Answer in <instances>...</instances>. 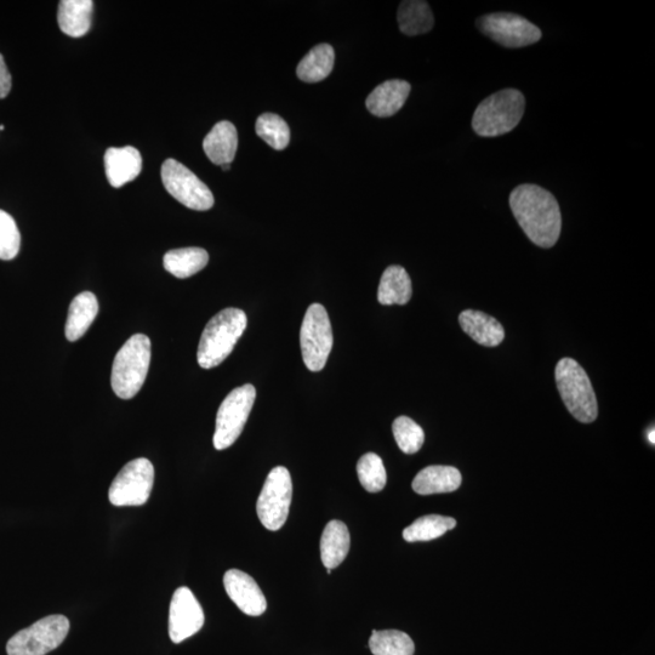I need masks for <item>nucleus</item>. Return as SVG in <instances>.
<instances>
[{
  "label": "nucleus",
  "instance_id": "obj_13",
  "mask_svg": "<svg viewBox=\"0 0 655 655\" xmlns=\"http://www.w3.org/2000/svg\"><path fill=\"white\" fill-rule=\"evenodd\" d=\"M204 612L189 588L174 592L169 608V636L176 645L196 635L204 625Z\"/></svg>",
  "mask_w": 655,
  "mask_h": 655
},
{
  "label": "nucleus",
  "instance_id": "obj_33",
  "mask_svg": "<svg viewBox=\"0 0 655 655\" xmlns=\"http://www.w3.org/2000/svg\"><path fill=\"white\" fill-rule=\"evenodd\" d=\"M11 74L5 65L4 58L0 54V99L7 98L11 90Z\"/></svg>",
  "mask_w": 655,
  "mask_h": 655
},
{
  "label": "nucleus",
  "instance_id": "obj_24",
  "mask_svg": "<svg viewBox=\"0 0 655 655\" xmlns=\"http://www.w3.org/2000/svg\"><path fill=\"white\" fill-rule=\"evenodd\" d=\"M209 254L202 248H181L170 250L164 255V269L176 278H189L201 272L208 265Z\"/></svg>",
  "mask_w": 655,
  "mask_h": 655
},
{
  "label": "nucleus",
  "instance_id": "obj_36",
  "mask_svg": "<svg viewBox=\"0 0 655 655\" xmlns=\"http://www.w3.org/2000/svg\"><path fill=\"white\" fill-rule=\"evenodd\" d=\"M4 125H0V130H4Z\"/></svg>",
  "mask_w": 655,
  "mask_h": 655
},
{
  "label": "nucleus",
  "instance_id": "obj_2",
  "mask_svg": "<svg viewBox=\"0 0 655 655\" xmlns=\"http://www.w3.org/2000/svg\"><path fill=\"white\" fill-rule=\"evenodd\" d=\"M246 312L229 307L215 315L205 326L199 341L197 360L203 369L220 366L235 349L247 329Z\"/></svg>",
  "mask_w": 655,
  "mask_h": 655
},
{
  "label": "nucleus",
  "instance_id": "obj_26",
  "mask_svg": "<svg viewBox=\"0 0 655 655\" xmlns=\"http://www.w3.org/2000/svg\"><path fill=\"white\" fill-rule=\"evenodd\" d=\"M334 61L335 51L332 45L318 44L299 62L296 74L305 83L322 82L332 73Z\"/></svg>",
  "mask_w": 655,
  "mask_h": 655
},
{
  "label": "nucleus",
  "instance_id": "obj_5",
  "mask_svg": "<svg viewBox=\"0 0 655 655\" xmlns=\"http://www.w3.org/2000/svg\"><path fill=\"white\" fill-rule=\"evenodd\" d=\"M556 384L569 413L583 424L597 419L598 406L591 381L573 358H562L556 366Z\"/></svg>",
  "mask_w": 655,
  "mask_h": 655
},
{
  "label": "nucleus",
  "instance_id": "obj_32",
  "mask_svg": "<svg viewBox=\"0 0 655 655\" xmlns=\"http://www.w3.org/2000/svg\"><path fill=\"white\" fill-rule=\"evenodd\" d=\"M21 235L13 216L0 210V260H13L20 252Z\"/></svg>",
  "mask_w": 655,
  "mask_h": 655
},
{
  "label": "nucleus",
  "instance_id": "obj_18",
  "mask_svg": "<svg viewBox=\"0 0 655 655\" xmlns=\"http://www.w3.org/2000/svg\"><path fill=\"white\" fill-rule=\"evenodd\" d=\"M205 155L216 165L231 164L238 148V134L235 125L222 121L215 124L203 141Z\"/></svg>",
  "mask_w": 655,
  "mask_h": 655
},
{
  "label": "nucleus",
  "instance_id": "obj_14",
  "mask_svg": "<svg viewBox=\"0 0 655 655\" xmlns=\"http://www.w3.org/2000/svg\"><path fill=\"white\" fill-rule=\"evenodd\" d=\"M224 586L233 603L250 617H259L267 608L264 592L249 574L230 569L224 575Z\"/></svg>",
  "mask_w": 655,
  "mask_h": 655
},
{
  "label": "nucleus",
  "instance_id": "obj_1",
  "mask_svg": "<svg viewBox=\"0 0 655 655\" xmlns=\"http://www.w3.org/2000/svg\"><path fill=\"white\" fill-rule=\"evenodd\" d=\"M510 207L521 229L534 244L549 249L560 238V205L549 191L537 185H521L510 195Z\"/></svg>",
  "mask_w": 655,
  "mask_h": 655
},
{
  "label": "nucleus",
  "instance_id": "obj_25",
  "mask_svg": "<svg viewBox=\"0 0 655 655\" xmlns=\"http://www.w3.org/2000/svg\"><path fill=\"white\" fill-rule=\"evenodd\" d=\"M398 26L406 36H419L432 30L435 25L430 5L421 0H406L397 14Z\"/></svg>",
  "mask_w": 655,
  "mask_h": 655
},
{
  "label": "nucleus",
  "instance_id": "obj_27",
  "mask_svg": "<svg viewBox=\"0 0 655 655\" xmlns=\"http://www.w3.org/2000/svg\"><path fill=\"white\" fill-rule=\"evenodd\" d=\"M455 526H457V521L452 517L440 515L424 516L404 529L403 538L408 543L435 540L442 537L448 531H452Z\"/></svg>",
  "mask_w": 655,
  "mask_h": 655
},
{
  "label": "nucleus",
  "instance_id": "obj_35",
  "mask_svg": "<svg viewBox=\"0 0 655 655\" xmlns=\"http://www.w3.org/2000/svg\"><path fill=\"white\" fill-rule=\"evenodd\" d=\"M221 168L224 169L225 172H226V170H230V168H231V164H225V165H222Z\"/></svg>",
  "mask_w": 655,
  "mask_h": 655
},
{
  "label": "nucleus",
  "instance_id": "obj_19",
  "mask_svg": "<svg viewBox=\"0 0 655 655\" xmlns=\"http://www.w3.org/2000/svg\"><path fill=\"white\" fill-rule=\"evenodd\" d=\"M463 477L460 471L452 466H429L421 470L413 481L415 493L432 495L452 493L460 487Z\"/></svg>",
  "mask_w": 655,
  "mask_h": 655
},
{
  "label": "nucleus",
  "instance_id": "obj_23",
  "mask_svg": "<svg viewBox=\"0 0 655 655\" xmlns=\"http://www.w3.org/2000/svg\"><path fill=\"white\" fill-rule=\"evenodd\" d=\"M412 281L402 266H390L381 276L378 300L381 305H406L412 298Z\"/></svg>",
  "mask_w": 655,
  "mask_h": 655
},
{
  "label": "nucleus",
  "instance_id": "obj_12",
  "mask_svg": "<svg viewBox=\"0 0 655 655\" xmlns=\"http://www.w3.org/2000/svg\"><path fill=\"white\" fill-rule=\"evenodd\" d=\"M476 25L484 36L505 48H523L538 43L541 31L524 17L509 13L483 15Z\"/></svg>",
  "mask_w": 655,
  "mask_h": 655
},
{
  "label": "nucleus",
  "instance_id": "obj_28",
  "mask_svg": "<svg viewBox=\"0 0 655 655\" xmlns=\"http://www.w3.org/2000/svg\"><path fill=\"white\" fill-rule=\"evenodd\" d=\"M369 648L374 655H414L415 652L413 640L400 630H374Z\"/></svg>",
  "mask_w": 655,
  "mask_h": 655
},
{
  "label": "nucleus",
  "instance_id": "obj_10",
  "mask_svg": "<svg viewBox=\"0 0 655 655\" xmlns=\"http://www.w3.org/2000/svg\"><path fill=\"white\" fill-rule=\"evenodd\" d=\"M155 482V467L150 460L139 458L129 461L113 480L108 499L115 506L145 505L151 497Z\"/></svg>",
  "mask_w": 655,
  "mask_h": 655
},
{
  "label": "nucleus",
  "instance_id": "obj_20",
  "mask_svg": "<svg viewBox=\"0 0 655 655\" xmlns=\"http://www.w3.org/2000/svg\"><path fill=\"white\" fill-rule=\"evenodd\" d=\"M99 313V303L91 292H84L72 300L66 322V338L77 341L88 332Z\"/></svg>",
  "mask_w": 655,
  "mask_h": 655
},
{
  "label": "nucleus",
  "instance_id": "obj_4",
  "mask_svg": "<svg viewBox=\"0 0 655 655\" xmlns=\"http://www.w3.org/2000/svg\"><path fill=\"white\" fill-rule=\"evenodd\" d=\"M526 100L521 91L500 90L476 108L472 128L483 138H494L514 130L524 115Z\"/></svg>",
  "mask_w": 655,
  "mask_h": 655
},
{
  "label": "nucleus",
  "instance_id": "obj_11",
  "mask_svg": "<svg viewBox=\"0 0 655 655\" xmlns=\"http://www.w3.org/2000/svg\"><path fill=\"white\" fill-rule=\"evenodd\" d=\"M162 181L165 190L185 207L198 212L213 208L214 196L209 187L175 159H167L163 163Z\"/></svg>",
  "mask_w": 655,
  "mask_h": 655
},
{
  "label": "nucleus",
  "instance_id": "obj_7",
  "mask_svg": "<svg viewBox=\"0 0 655 655\" xmlns=\"http://www.w3.org/2000/svg\"><path fill=\"white\" fill-rule=\"evenodd\" d=\"M70 631L65 615H49L17 632L7 645L8 655H45L60 647Z\"/></svg>",
  "mask_w": 655,
  "mask_h": 655
},
{
  "label": "nucleus",
  "instance_id": "obj_30",
  "mask_svg": "<svg viewBox=\"0 0 655 655\" xmlns=\"http://www.w3.org/2000/svg\"><path fill=\"white\" fill-rule=\"evenodd\" d=\"M357 475L364 489L369 493L383 491L387 475L383 460L375 453L364 454L357 463Z\"/></svg>",
  "mask_w": 655,
  "mask_h": 655
},
{
  "label": "nucleus",
  "instance_id": "obj_21",
  "mask_svg": "<svg viewBox=\"0 0 655 655\" xmlns=\"http://www.w3.org/2000/svg\"><path fill=\"white\" fill-rule=\"evenodd\" d=\"M350 533L344 522L330 521L321 538V558L324 567L334 569L344 562L350 551Z\"/></svg>",
  "mask_w": 655,
  "mask_h": 655
},
{
  "label": "nucleus",
  "instance_id": "obj_15",
  "mask_svg": "<svg viewBox=\"0 0 655 655\" xmlns=\"http://www.w3.org/2000/svg\"><path fill=\"white\" fill-rule=\"evenodd\" d=\"M105 170L112 187H119L135 180L142 170V157L135 147L108 148L105 153Z\"/></svg>",
  "mask_w": 655,
  "mask_h": 655
},
{
  "label": "nucleus",
  "instance_id": "obj_31",
  "mask_svg": "<svg viewBox=\"0 0 655 655\" xmlns=\"http://www.w3.org/2000/svg\"><path fill=\"white\" fill-rule=\"evenodd\" d=\"M393 436L401 451L406 454L418 453L425 442L424 430L408 417L393 421Z\"/></svg>",
  "mask_w": 655,
  "mask_h": 655
},
{
  "label": "nucleus",
  "instance_id": "obj_3",
  "mask_svg": "<svg viewBox=\"0 0 655 655\" xmlns=\"http://www.w3.org/2000/svg\"><path fill=\"white\" fill-rule=\"evenodd\" d=\"M151 364V340L135 334L118 351L112 366L111 384L116 395L130 400L145 384Z\"/></svg>",
  "mask_w": 655,
  "mask_h": 655
},
{
  "label": "nucleus",
  "instance_id": "obj_9",
  "mask_svg": "<svg viewBox=\"0 0 655 655\" xmlns=\"http://www.w3.org/2000/svg\"><path fill=\"white\" fill-rule=\"evenodd\" d=\"M293 483L290 472L277 466L267 476L260 493L256 511L259 520L271 532L279 531L287 522L292 503Z\"/></svg>",
  "mask_w": 655,
  "mask_h": 655
},
{
  "label": "nucleus",
  "instance_id": "obj_6",
  "mask_svg": "<svg viewBox=\"0 0 655 655\" xmlns=\"http://www.w3.org/2000/svg\"><path fill=\"white\" fill-rule=\"evenodd\" d=\"M255 398V387L250 384L237 387L226 396L216 415L215 449L224 451L238 440L252 412Z\"/></svg>",
  "mask_w": 655,
  "mask_h": 655
},
{
  "label": "nucleus",
  "instance_id": "obj_34",
  "mask_svg": "<svg viewBox=\"0 0 655 655\" xmlns=\"http://www.w3.org/2000/svg\"><path fill=\"white\" fill-rule=\"evenodd\" d=\"M648 438H649V442H651L652 444L655 443V432H654V429H652V431L649 432Z\"/></svg>",
  "mask_w": 655,
  "mask_h": 655
},
{
  "label": "nucleus",
  "instance_id": "obj_8",
  "mask_svg": "<svg viewBox=\"0 0 655 655\" xmlns=\"http://www.w3.org/2000/svg\"><path fill=\"white\" fill-rule=\"evenodd\" d=\"M333 329L328 312L320 304L307 309L300 330V346L303 360L311 372H320L333 349Z\"/></svg>",
  "mask_w": 655,
  "mask_h": 655
},
{
  "label": "nucleus",
  "instance_id": "obj_16",
  "mask_svg": "<svg viewBox=\"0 0 655 655\" xmlns=\"http://www.w3.org/2000/svg\"><path fill=\"white\" fill-rule=\"evenodd\" d=\"M410 84L400 79H392L380 84L368 96L366 106L372 115L386 118L396 115L408 99Z\"/></svg>",
  "mask_w": 655,
  "mask_h": 655
},
{
  "label": "nucleus",
  "instance_id": "obj_22",
  "mask_svg": "<svg viewBox=\"0 0 655 655\" xmlns=\"http://www.w3.org/2000/svg\"><path fill=\"white\" fill-rule=\"evenodd\" d=\"M93 10L91 0H62L58 13L60 30L73 38L85 36L91 27Z\"/></svg>",
  "mask_w": 655,
  "mask_h": 655
},
{
  "label": "nucleus",
  "instance_id": "obj_29",
  "mask_svg": "<svg viewBox=\"0 0 655 655\" xmlns=\"http://www.w3.org/2000/svg\"><path fill=\"white\" fill-rule=\"evenodd\" d=\"M256 134L273 150L282 151L290 142V129L282 117L265 113L256 121Z\"/></svg>",
  "mask_w": 655,
  "mask_h": 655
},
{
  "label": "nucleus",
  "instance_id": "obj_17",
  "mask_svg": "<svg viewBox=\"0 0 655 655\" xmlns=\"http://www.w3.org/2000/svg\"><path fill=\"white\" fill-rule=\"evenodd\" d=\"M459 323L461 329L475 340L477 344L486 347H495L503 343L505 338L504 327L494 317L481 311L466 310L460 313Z\"/></svg>",
  "mask_w": 655,
  "mask_h": 655
}]
</instances>
